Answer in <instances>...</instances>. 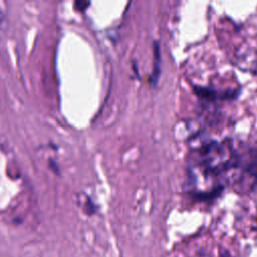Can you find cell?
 I'll use <instances>...</instances> for the list:
<instances>
[{
  "instance_id": "cell-5",
  "label": "cell",
  "mask_w": 257,
  "mask_h": 257,
  "mask_svg": "<svg viewBox=\"0 0 257 257\" xmlns=\"http://www.w3.org/2000/svg\"><path fill=\"white\" fill-rule=\"evenodd\" d=\"M88 4H89V2H84V1H77V2H75V6H77L76 7L77 9H80L79 5H81V9H84L85 6H87Z\"/></svg>"
},
{
  "instance_id": "cell-3",
  "label": "cell",
  "mask_w": 257,
  "mask_h": 257,
  "mask_svg": "<svg viewBox=\"0 0 257 257\" xmlns=\"http://www.w3.org/2000/svg\"><path fill=\"white\" fill-rule=\"evenodd\" d=\"M224 187L223 186H218L214 189H212L211 191H207V192H192L191 195L192 197L200 202H207V201H212L216 198H218L221 193L223 192Z\"/></svg>"
},
{
  "instance_id": "cell-1",
  "label": "cell",
  "mask_w": 257,
  "mask_h": 257,
  "mask_svg": "<svg viewBox=\"0 0 257 257\" xmlns=\"http://www.w3.org/2000/svg\"><path fill=\"white\" fill-rule=\"evenodd\" d=\"M193 91L195 94L208 102H214L217 100H232L236 99L239 94L241 89L236 88V89H227V90H218L212 87L208 86H202V85H194L193 86Z\"/></svg>"
},
{
  "instance_id": "cell-2",
  "label": "cell",
  "mask_w": 257,
  "mask_h": 257,
  "mask_svg": "<svg viewBox=\"0 0 257 257\" xmlns=\"http://www.w3.org/2000/svg\"><path fill=\"white\" fill-rule=\"evenodd\" d=\"M238 165L250 177L257 180V147H249L245 152H237Z\"/></svg>"
},
{
  "instance_id": "cell-4",
  "label": "cell",
  "mask_w": 257,
  "mask_h": 257,
  "mask_svg": "<svg viewBox=\"0 0 257 257\" xmlns=\"http://www.w3.org/2000/svg\"><path fill=\"white\" fill-rule=\"evenodd\" d=\"M154 54H155V60H154V68H153V73L150 77V81L153 84H156L159 76H160V63H161V52H160V46H159V42L155 41L154 42Z\"/></svg>"
}]
</instances>
